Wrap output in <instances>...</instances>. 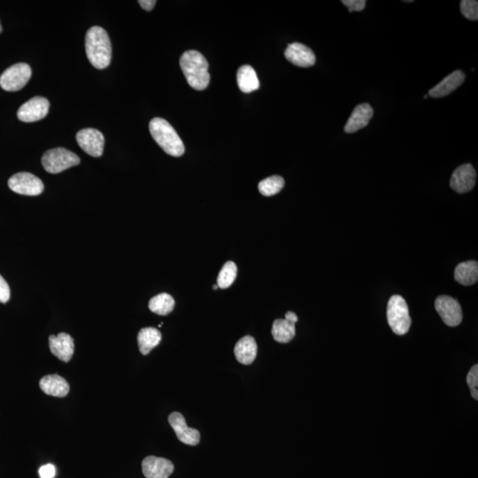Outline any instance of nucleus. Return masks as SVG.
<instances>
[{
	"instance_id": "nucleus-11",
	"label": "nucleus",
	"mask_w": 478,
	"mask_h": 478,
	"mask_svg": "<svg viewBox=\"0 0 478 478\" xmlns=\"http://www.w3.org/2000/svg\"><path fill=\"white\" fill-rule=\"evenodd\" d=\"M169 422L176 432V437L185 445H197L200 441V433L198 429L189 428L182 413H172L169 416Z\"/></svg>"
},
{
	"instance_id": "nucleus-20",
	"label": "nucleus",
	"mask_w": 478,
	"mask_h": 478,
	"mask_svg": "<svg viewBox=\"0 0 478 478\" xmlns=\"http://www.w3.org/2000/svg\"><path fill=\"white\" fill-rule=\"evenodd\" d=\"M257 344L251 336H246L239 339L234 348L237 361L244 365L252 364L257 356Z\"/></svg>"
},
{
	"instance_id": "nucleus-22",
	"label": "nucleus",
	"mask_w": 478,
	"mask_h": 478,
	"mask_svg": "<svg viewBox=\"0 0 478 478\" xmlns=\"http://www.w3.org/2000/svg\"><path fill=\"white\" fill-rule=\"evenodd\" d=\"M454 278L459 284L468 287L476 284L478 279V264L477 262H461L455 268Z\"/></svg>"
},
{
	"instance_id": "nucleus-33",
	"label": "nucleus",
	"mask_w": 478,
	"mask_h": 478,
	"mask_svg": "<svg viewBox=\"0 0 478 478\" xmlns=\"http://www.w3.org/2000/svg\"><path fill=\"white\" fill-rule=\"evenodd\" d=\"M217 288H218V285H217V284H214V287H213L214 290H217Z\"/></svg>"
},
{
	"instance_id": "nucleus-19",
	"label": "nucleus",
	"mask_w": 478,
	"mask_h": 478,
	"mask_svg": "<svg viewBox=\"0 0 478 478\" xmlns=\"http://www.w3.org/2000/svg\"><path fill=\"white\" fill-rule=\"evenodd\" d=\"M41 390L47 395L63 398L69 393V384L65 378L54 374L42 377L40 382Z\"/></svg>"
},
{
	"instance_id": "nucleus-24",
	"label": "nucleus",
	"mask_w": 478,
	"mask_h": 478,
	"mask_svg": "<svg viewBox=\"0 0 478 478\" xmlns=\"http://www.w3.org/2000/svg\"><path fill=\"white\" fill-rule=\"evenodd\" d=\"M175 304V300L171 295L160 293L151 298L149 309L159 316H168L174 310Z\"/></svg>"
},
{
	"instance_id": "nucleus-13",
	"label": "nucleus",
	"mask_w": 478,
	"mask_h": 478,
	"mask_svg": "<svg viewBox=\"0 0 478 478\" xmlns=\"http://www.w3.org/2000/svg\"><path fill=\"white\" fill-rule=\"evenodd\" d=\"M297 314L289 311L285 314V319H278L273 323V339L282 344L291 342L296 335L295 324L298 322Z\"/></svg>"
},
{
	"instance_id": "nucleus-28",
	"label": "nucleus",
	"mask_w": 478,
	"mask_h": 478,
	"mask_svg": "<svg viewBox=\"0 0 478 478\" xmlns=\"http://www.w3.org/2000/svg\"><path fill=\"white\" fill-rule=\"evenodd\" d=\"M467 384L470 388L471 396L478 400V366L474 365L467 375Z\"/></svg>"
},
{
	"instance_id": "nucleus-2",
	"label": "nucleus",
	"mask_w": 478,
	"mask_h": 478,
	"mask_svg": "<svg viewBox=\"0 0 478 478\" xmlns=\"http://www.w3.org/2000/svg\"><path fill=\"white\" fill-rule=\"evenodd\" d=\"M182 73L187 80L188 85L197 91L207 89L210 82L208 73V63L206 58L197 51H187L180 59Z\"/></svg>"
},
{
	"instance_id": "nucleus-1",
	"label": "nucleus",
	"mask_w": 478,
	"mask_h": 478,
	"mask_svg": "<svg viewBox=\"0 0 478 478\" xmlns=\"http://www.w3.org/2000/svg\"><path fill=\"white\" fill-rule=\"evenodd\" d=\"M85 50L89 62L96 69H104L110 65L111 41L103 28L95 26L89 28L85 37Z\"/></svg>"
},
{
	"instance_id": "nucleus-30",
	"label": "nucleus",
	"mask_w": 478,
	"mask_h": 478,
	"mask_svg": "<svg viewBox=\"0 0 478 478\" xmlns=\"http://www.w3.org/2000/svg\"><path fill=\"white\" fill-rule=\"evenodd\" d=\"M10 287L4 278L0 275V302L6 303L10 298Z\"/></svg>"
},
{
	"instance_id": "nucleus-36",
	"label": "nucleus",
	"mask_w": 478,
	"mask_h": 478,
	"mask_svg": "<svg viewBox=\"0 0 478 478\" xmlns=\"http://www.w3.org/2000/svg\"><path fill=\"white\" fill-rule=\"evenodd\" d=\"M425 99H428V95H425Z\"/></svg>"
},
{
	"instance_id": "nucleus-27",
	"label": "nucleus",
	"mask_w": 478,
	"mask_h": 478,
	"mask_svg": "<svg viewBox=\"0 0 478 478\" xmlns=\"http://www.w3.org/2000/svg\"><path fill=\"white\" fill-rule=\"evenodd\" d=\"M461 12L468 20L477 21L478 2L477 0H463L461 2Z\"/></svg>"
},
{
	"instance_id": "nucleus-32",
	"label": "nucleus",
	"mask_w": 478,
	"mask_h": 478,
	"mask_svg": "<svg viewBox=\"0 0 478 478\" xmlns=\"http://www.w3.org/2000/svg\"><path fill=\"white\" fill-rule=\"evenodd\" d=\"M139 4L144 10L152 11L155 6L156 1L155 0H140Z\"/></svg>"
},
{
	"instance_id": "nucleus-6",
	"label": "nucleus",
	"mask_w": 478,
	"mask_h": 478,
	"mask_svg": "<svg viewBox=\"0 0 478 478\" xmlns=\"http://www.w3.org/2000/svg\"><path fill=\"white\" fill-rule=\"evenodd\" d=\"M31 73V67L28 64H15L3 72L0 86L6 92L20 91L30 81Z\"/></svg>"
},
{
	"instance_id": "nucleus-5",
	"label": "nucleus",
	"mask_w": 478,
	"mask_h": 478,
	"mask_svg": "<svg viewBox=\"0 0 478 478\" xmlns=\"http://www.w3.org/2000/svg\"><path fill=\"white\" fill-rule=\"evenodd\" d=\"M42 165L50 174H59L67 169L80 164V158L71 151L56 148L47 151L42 156Z\"/></svg>"
},
{
	"instance_id": "nucleus-25",
	"label": "nucleus",
	"mask_w": 478,
	"mask_h": 478,
	"mask_svg": "<svg viewBox=\"0 0 478 478\" xmlns=\"http://www.w3.org/2000/svg\"><path fill=\"white\" fill-rule=\"evenodd\" d=\"M284 180L283 178L279 176H272L259 182L258 188L261 194L266 196V197H271L279 194L284 188Z\"/></svg>"
},
{
	"instance_id": "nucleus-15",
	"label": "nucleus",
	"mask_w": 478,
	"mask_h": 478,
	"mask_svg": "<svg viewBox=\"0 0 478 478\" xmlns=\"http://www.w3.org/2000/svg\"><path fill=\"white\" fill-rule=\"evenodd\" d=\"M288 62L300 67H309L316 63V56L309 47L300 43L289 44L284 52Z\"/></svg>"
},
{
	"instance_id": "nucleus-35",
	"label": "nucleus",
	"mask_w": 478,
	"mask_h": 478,
	"mask_svg": "<svg viewBox=\"0 0 478 478\" xmlns=\"http://www.w3.org/2000/svg\"><path fill=\"white\" fill-rule=\"evenodd\" d=\"M404 2H406V3H412V2H413V0H409V1H404Z\"/></svg>"
},
{
	"instance_id": "nucleus-12",
	"label": "nucleus",
	"mask_w": 478,
	"mask_h": 478,
	"mask_svg": "<svg viewBox=\"0 0 478 478\" xmlns=\"http://www.w3.org/2000/svg\"><path fill=\"white\" fill-rule=\"evenodd\" d=\"M477 172L471 164L458 167L452 173L450 186L458 194L470 191L476 185Z\"/></svg>"
},
{
	"instance_id": "nucleus-4",
	"label": "nucleus",
	"mask_w": 478,
	"mask_h": 478,
	"mask_svg": "<svg viewBox=\"0 0 478 478\" xmlns=\"http://www.w3.org/2000/svg\"><path fill=\"white\" fill-rule=\"evenodd\" d=\"M388 323L395 334L405 335L411 326L409 307L406 300L400 295H393L387 306Z\"/></svg>"
},
{
	"instance_id": "nucleus-21",
	"label": "nucleus",
	"mask_w": 478,
	"mask_h": 478,
	"mask_svg": "<svg viewBox=\"0 0 478 478\" xmlns=\"http://www.w3.org/2000/svg\"><path fill=\"white\" fill-rule=\"evenodd\" d=\"M237 85L240 91L245 93H251L257 91L259 88V81L257 74L253 67L245 65L239 67L237 75Z\"/></svg>"
},
{
	"instance_id": "nucleus-17",
	"label": "nucleus",
	"mask_w": 478,
	"mask_h": 478,
	"mask_svg": "<svg viewBox=\"0 0 478 478\" xmlns=\"http://www.w3.org/2000/svg\"><path fill=\"white\" fill-rule=\"evenodd\" d=\"M373 114L374 110L370 105L364 103L357 105L345 124V133L352 134L364 129L370 123Z\"/></svg>"
},
{
	"instance_id": "nucleus-34",
	"label": "nucleus",
	"mask_w": 478,
	"mask_h": 478,
	"mask_svg": "<svg viewBox=\"0 0 478 478\" xmlns=\"http://www.w3.org/2000/svg\"><path fill=\"white\" fill-rule=\"evenodd\" d=\"M1 32H2V26H1V24H0V33H1Z\"/></svg>"
},
{
	"instance_id": "nucleus-26",
	"label": "nucleus",
	"mask_w": 478,
	"mask_h": 478,
	"mask_svg": "<svg viewBox=\"0 0 478 478\" xmlns=\"http://www.w3.org/2000/svg\"><path fill=\"white\" fill-rule=\"evenodd\" d=\"M237 268L233 262H228L221 269L217 278V285L221 289H227L235 282Z\"/></svg>"
},
{
	"instance_id": "nucleus-7",
	"label": "nucleus",
	"mask_w": 478,
	"mask_h": 478,
	"mask_svg": "<svg viewBox=\"0 0 478 478\" xmlns=\"http://www.w3.org/2000/svg\"><path fill=\"white\" fill-rule=\"evenodd\" d=\"M9 188L16 194L26 196H37L44 191L43 182L31 173H17L8 181Z\"/></svg>"
},
{
	"instance_id": "nucleus-16",
	"label": "nucleus",
	"mask_w": 478,
	"mask_h": 478,
	"mask_svg": "<svg viewBox=\"0 0 478 478\" xmlns=\"http://www.w3.org/2000/svg\"><path fill=\"white\" fill-rule=\"evenodd\" d=\"M49 348L52 354L58 359L69 362L75 351V343L71 336L62 332L58 336H50Z\"/></svg>"
},
{
	"instance_id": "nucleus-14",
	"label": "nucleus",
	"mask_w": 478,
	"mask_h": 478,
	"mask_svg": "<svg viewBox=\"0 0 478 478\" xmlns=\"http://www.w3.org/2000/svg\"><path fill=\"white\" fill-rule=\"evenodd\" d=\"M174 470V464L164 458L148 456L142 463L143 474L146 478H169Z\"/></svg>"
},
{
	"instance_id": "nucleus-3",
	"label": "nucleus",
	"mask_w": 478,
	"mask_h": 478,
	"mask_svg": "<svg viewBox=\"0 0 478 478\" xmlns=\"http://www.w3.org/2000/svg\"><path fill=\"white\" fill-rule=\"evenodd\" d=\"M149 129L153 139L169 155L180 157L185 153V146L174 128L162 118H153Z\"/></svg>"
},
{
	"instance_id": "nucleus-9",
	"label": "nucleus",
	"mask_w": 478,
	"mask_h": 478,
	"mask_svg": "<svg viewBox=\"0 0 478 478\" xmlns=\"http://www.w3.org/2000/svg\"><path fill=\"white\" fill-rule=\"evenodd\" d=\"M435 309L443 322L447 326L455 327L463 321V311L456 300L449 296H439L435 301Z\"/></svg>"
},
{
	"instance_id": "nucleus-10",
	"label": "nucleus",
	"mask_w": 478,
	"mask_h": 478,
	"mask_svg": "<svg viewBox=\"0 0 478 478\" xmlns=\"http://www.w3.org/2000/svg\"><path fill=\"white\" fill-rule=\"evenodd\" d=\"M76 141L87 155L96 158L103 155L105 137L101 131L95 129H83L76 134Z\"/></svg>"
},
{
	"instance_id": "nucleus-29",
	"label": "nucleus",
	"mask_w": 478,
	"mask_h": 478,
	"mask_svg": "<svg viewBox=\"0 0 478 478\" xmlns=\"http://www.w3.org/2000/svg\"><path fill=\"white\" fill-rule=\"evenodd\" d=\"M341 2L349 9L350 12L364 10L367 3L365 0H342Z\"/></svg>"
},
{
	"instance_id": "nucleus-8",
	"label": "nucleus",
	"mask_w": 478,
	"mask_h": 478,
	"mask_svg": "<svg viewBox=\"0 0 478 478\" xmlns=\"http://www.w3.org/2000/svg\"><path fill=\"white\" fill-rule=\"evenodd\" d=\"M50 102L46 98L34 97L22 105L17 112L19 120L24 123H34L46 117Z\"/></svg>"
},
{
	"instance_id": "nucleus-31",
	"label": "nucleus",
	"mask_w": 478,
	"mask_h": 478,
	"mask_svg": "<svg viewBox=\"0 0 478 478\" xmlns=\"http://www.w3.org/2000/svg\"><path fill=\"white\" fill-rule=\"evenodd\" d=\"M40 476L41 478H53L56 477V467L52 464L44 465L40 468Z\"/></svg>"
},
{
	"instance_id": "nucleus-23",
	"label": "nucleus",
	"mask_w": 478,
	"mask_h": 478,
	"mask_svg": "<svg viewBox=\"0 0 478 478\" xmlns=\"http://www.w3.org/2000/svg\"><path fill=\"white\" fill-rule=\"evenodd\" d=\"M160 341H162V333L153 327L141 330L139 335H137L139 350L143 355H149L150 352L155 348Z\"/></svg>"
},
{
	"instance_id": "nucleus-18",
	"label": "nucleus",
	"mask_w": 478,
	"mask_h": 478,
	"mask_svg": "<svg viewBox=\"0 0 478 478\" xmlns=\"http://www.w3.org/2000/svg\"><path fill=\"white\" fill-rule=\"evenodd\" d=\"M464 80L465 74L461 70H456L443 79L435 87L429 89V95L435 99L444 98L463 85Z\"/></svg>"
}]
</instances>
